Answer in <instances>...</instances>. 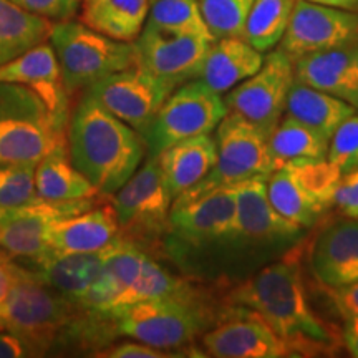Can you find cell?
Returning a JSON list of instances; mask_svg holds the SVG:
<instances>
[{
	"label": "cell",
	"instance_id": "cell-1",
	"mask_svg": "<svg viewBox=\"0 0 358 358\" xmlns=\"http://www.w3.org/2000/svg\"><path fill=\"white\" fill-rule=\"evenodd\" d=\"M292 250L237 282L227 302L256 312L284 340L290 357L332 355L342 337L317 315Z\"/></svg>",
	"mask_w": 358,
	"mask_h": 358
},
{
	"label": "cell",
	"instance_id": "cell-2",
	"mask_svg": "<svg viewBox=\"0 0 358 358\" xmlns=\"http://www.w3.org/2000/svg\"><path fill=\"white\" fill-rule=\"evenodd\" d=\"M71 164L101 196H113L148 155L141 133L85 95L71 113L66 133Z\"/></svg>",
	"mask_w": 358,
	"mask_h": 358
},
{
	"label": "cell",
	"instance_id": "cell-3",
	"mask_svg": "<svg viewBox=\"0 0 358 358\" xmlns=\"http://www.w3.org/2000/svg\"><path fill=\"white\" fill-rule=\"evenodd\" d=\"M266 181L267 178H254L236 185L237 216L227 274L237 282L284 257L307 232L275 211Z\"/></svg>",
	"mask_w": 358,
	"mask_h": 358
},
{
	"label": "cell",
	"instance_id": "cell-4",
	"mask_svg": "<svg viewBox=\"0 0 358 358\" xmlns=\"http://www.w3.org/2000/svg\"><path fill=\"white\" fill-rule=\"evenodd\" d=\"M236 216V186L219 187L187 203H173L164 234L169 256L185 267L217 261L222 274H227Z\"/></svg>",
	"mask_w": 358,
	"mask_h": 358
},
{
	"label": "cell",
	"instance_id": "cell-5",
	"mask_svg": "<svg viewBox=\"0 0 358 358\" xmlns=\"http://www.w3.org/2000/svg\"><path fill=\"white\" fill-rule=\"evenodd\" d=\"M98 315L113 335H123L161 350H178L189 345L214 319L213 312L194 299L192 290L150 299Z\"/></svg>",
	"mask_w": 358,
	"mask_h": 358
},
{
	"label": "cell",
	"instance_id": "cell-6",
	"mask_svg": "<svg viewBox=\"0 0 358 358\" xmlns=\"http://www.w3.org/2000/svg\"><path fill=\"white\" fill-rule=\"evenodd\" d=\"M12 287L0 303V332L24 340L34 357L50 350L58 334L71 325L78 308L62 294L48 287L34 271L22 267L7 256Z\"/></svg>",
	"mask_w": 358,
	"mask_h": 358
},
{
	"label": "cell",
	"instance_id": "cell-7",
	"mask_svg": "<svg viewBox=\"0 0 358 358\" xmlns=\"http://www.w3.org/2000/svg\"><path fill=\"white\" fill-rule=\"evenodd\" d=\"M66 128L34 90L0 82V164H38L66 145Z\"/></svg>",
	"mask_w": 358,
	"mask_h": 358
},
{
	"label": "cell",
	"instance_id": "cell-8",
	"mask_svg": "<svg viewBox=\"0 0 358 358\" xmlns=\"http://www.w3.org/2000/svg\"><path fill=\"white\" fill-rule=\"evenodd\" d=\"M50 43L69 93L136 66L133 42H122L73 19L53 22Z\"/></svg>",
	"mask_w": 358,
	"mask_h": 358
},
{
	"label": "cell",
	"instance_id": "cell-9",
	"mask_svg": "<svg viewBox=\"0 0 358 358\" xmlns=\"http://www.w3.org/2000/svg\"><path fill=\"white\" fill-rule=\"evenodd\" d=\"M214 141L217 156L211 171L173 203H187L219 187L236 186L254 178H268L275 171L268 150V134L236 111H229L217 124Z\"/></svg>",
	"mask_w": 358,
	"mask_h": 358
},
{
	"label": "cell",
	"instance_id": "cell-10",
	"mask_svg": "<svg viewBox=\"0 0 358 358\" xmlns=\"http://www.w3.org/2000/svg\"><path fill=\"white\" fill-rule=\"evenodd\" d=\"M227 113L229 108L222 95L201 80L179 85L141 133L148 156H158L168 146L187 138L211 134Z\"/></svg>",
	"mask_w": 358,
	"mask_h": 358
},
{
	"label": "cell",
	"instance_id": "cell-11",
	"mask_svg": "<svg viewBox=\"0 0 358 358\" xmlns=\"http://www.w3.org/2000/svg\"><path fill=\"white\" fill-rule=\"evenodd\" d=\"M95 198L50 201L35 196L24 206L0 209V249L6 256L37 266L48 257V241L57 222L95 208Z\"/></svg>",
	"mask_w": 358,
	"mask_h": 358
},
{
	"label": "cell",
	"instance_id": "cell-12",
	"mask_svg": "<svg viewBox=\"0 0 358 358\" xmlns=\"http://www.w3.org/2000/svg\"><path fill=\"white\" fill-rule=\"evenodd\" d=\"M124 239L156 241L168 231L173 198L164 186L158 158L148 156L145 164L111 196Z\"/></svg>",
	"mask_w": 358,
	"mask_h": 358
},
{
	"label": "cell",
	"instance_id": "cell-13",
	"mask_svg": "<svg viewBox=\"0 0 358 358\" xmlns=\"http://www.w3.org/2000/svg\"><path fill=\"white\" fill-rule=\"evenodd\" d=\"M295 82L294 62L280 48L271 50L252 77L226 93L229 111L243 115L268 136L285 113L290 87Z\"/></svg>",
	"mask_w": 358,
	"mask_h": 358
},
{
	"label": "cell",
	"instance_id": "cell-14",
	"mask_svg": "<svg viewBox=\"0 0 358 358\" xmlns=\"http://www.w3.org/2000/svg\"><path fill=\"white\" fill-rule=\"evenodd\" d=\"M176 88L168 80L131 66L92 85L87 93L116 118L143 133Z\"/></svg>",
	"mask_w": 358,
	"mask_h": 358
},
{
	"label": "cell",
	"instance_id": "cell-15",
	"mask_svg": "<svg viewBox=\"0 0 358 358\" xmlns=\"http://www.w3.org/2000/svg\"><path fill=\"white\" fill-rule=\"evenodd\" d=\"M358 42V12L295 0L280 50L292 62L299 58Z\"/></svg>",
	"mask_w": 358,
	"mask_h": 358
},
{
	"label": "cell",
	"instance_id": "cell-16",
	"mask_svg": "<svg viewBox=\"0 0 358 358\" xmlns=\"http://www.w3.org/2000/svg\"><path fill=\"white\" fill-rule=\"evenodd\" d=\"M214 40L198 35L171 32L153 24H145L134 40L136 66L173 85L198 78L206 53Z\"/></svg>",
	"mask_w": 358,
	"mask_h": 358
},
{
	"label": "cell",
	"instance_id": "cell-17",
	"mask_svg": "<svg viewBox=\"0 0 358 358\" xmlns=\"http://www.w3.org/2000/svg\"><path fill=\"white\" fill-rule=\"evenodd\" d=\"M203 347L216 358H282L290 357L287 345L262 317L234 306L221 324L204 334Z\"/></svg>",
	"mask_w": 358,
	"mask_h": 358
},
{
	"label": "cell",
	"instance_id": "cell-18",
	"mask_svg": "<svg viewBox=\"0 0 358 358\" xmlns=\"http://www.w3.org/2000/svg\"><path fill=\"white\" fill-rule=\"evenodd\" d=\"M150 256L131 241L118 237L106 249L100 275L78 303V310L106 313L123 306L124 297L140 280Z\"/></svg>",
	"mask_w": 358,
	"mask_h": 358
},
{
	"label": "cell",
	"instance_id": "cell-19",
	"mask_svg": "<svg viewBox=\"0 0 358 358\" xmlns=\"http://www.w3.org/2000/svg\"><path fill=\"white\" fill-rule=\"evenodd\" d=\"M0 82L19 83L34 90L58 122L69 127L70 93L64 83L60 64L52 43H40L15 60L0 66Z\"/></svg>",
	"mask_w": 358,
	"mask_h": 358
},
{
	"label": "cell",
	"instance_id": "cell-20",
	"mask_svg": "<svg viewBox=\"0 0 358 358\" xmlns=\"http://www.w3.org/2000/svg\"><path fill=\"white\" fill-rule=\"evenodd\" d=\"M313 275L329 289L358 282V219L345 217L324 227L310 250Z\"/></svg>",
	"mask_w": 358,
	"mask_h": 358
},
{
	"label": "cell",
	"instance_id": "cell-21",
	"mask_svg": "<svg viewBox=\"0 0 358 358\" xmlns=\"http://www.w3.org/2000/svg\"><path fill=\"white\" fill-rule=\"evenodd\" d=\"M295 80L348 103L358 111V42L294 62Z\"/></svg>",
	"mask_w": 358,
	"mask_h": 358
},
{
	"label": "cell",
	"instance_id": "cell-22",
	"mask_svg": "<svg viewBox=\"0 0 358 358\" xmlns=\"http://www.w3.org/2000/svg\"><path fill=\"white\" fill-rule=\"evenodd\" d=\"M118 237H122V232L115 208L111 204H101L100 208H93L78 216L57 222L48 241L50 252L47 259L96 252Z\"/></svg>",
	"mask_w": 358,
	"mask_h": 358
},
{
	"label": "cell",
	"instance_id": "cell-23",
	"mask_svg": "<svg viewBox=\"0 0 358 358\" xmlns=\"http://www.w3.org/2000/svg\"><path fill=\"white\" fill-rule=\"evenodd\" d=\"M264 64L262 52L254 48L243 35L214 40L198 73V80L219 95L252 77Z\"/></svg>",
	"mask_w": 358,
	"mask_h": 358
},
{
	"label": "cell",
	"instance_id": "cell-24",
	"mask_svg": "<svg viewBox=\"0 0 358 358\" xmlns=\"http://www.w3.org/2000/svg\"><path fill=\"white\" fill-rule=\"evenodd\" d=\"M216 141L211 134L187 138L156 156L164 186L173 201L208 176L216 163Z\"/></svg>",
	"mask_w": 358,
	"mask_h": 358
},
{
	"label": "cell",
	"instance_id": "cell-25",
	"mask_svg": "<svg viewBox=\"0 0 358 358\" xmlns=\"http://www.w3.org/2000/svg\"><path fill=\"white\" fill-rule=\"evenodd\" d=\"M106 249L108 245L96 252L50 257L37 264L34 272L48 287L57 290L78 308L83 295L88 292L93 282L100 275L106 257Z\"/></svg>",
	"mask_w": 358,
	"mask_h": 358
},
{
	"label": "cell",
	"instance_id": "cell-26",
	"mask_svg": "<svg viewBox=\"0 0 358 358\" xmlns=\"http://www.w3.org/2000/svg\"><path fill=\"white\" fill-rule=\"evenodd\" d=\"M151 0H80V20L93 30L122 42L141 34Z\"/></svg>",
	"mask_w": 358,
	"mask_h": 358
},
{
	"label": "cell",
	"instance_id": "cell-27",
	"mask_svg": "<svg viewBox=\"0 0 358 358\" xmlns=\"http://www.w3.org/2000/svg\"><path fill=\"white\" fill-rule=\"evenodd\" d=\"M285 113L306 123L307 127L317 129L330 140L335 129L345 122L348 116L358 113V111L352 105L338 100L330 93L295 80L290 87Z\"/></svg>",
	"mask_w": 358,
	"mask_h": 358
},
{
	"label": "cell",
	"instance_id": "cell-28",
	"mask_svg": "<svg viewBox=\"0 0 358 358\" xmlns=\"http://www.w3.org/2000/svg\"><path fill=\"white\" fill-rule=\"evenodd\" d=\"M35 192L38 198L69 201L96 198L100 192L71 164L66 145L57 146L35 168Z\"/></svg>",
	"mask_w": 358,
	"mask_h": 358
},
{
	"label": "cell",
	"instance_id": "cell-29",
	"mask_svg": "<svg viewBox=\"0 0 358 358\" xmlns=\"http://www.w3.org/2000/svg\"><path fill=\"white\" fill-rule=\"evenodd\" d=\"M53 22L0 0V66L50 38Z\"/></svg>",
	"mask_w": 358,
	"mask_h": 358
},
{
	"label": "cell",
	"instance_id": "cell-30",
	"mask_svg": "<svg viewBox=\"0 0 358 358\" xmlns=\"http://www.w3.org/2000/svg\"><path fill=\"white\" fill-rule=\"evenodd\" d=\"M330 140L294 116H282L268 136V150L275 169L295 159H324L329 155Z\"/></svg>",
	"mask_w": 358,
	"mask_h": 358
},
{
	"label": "cell",
	"instance_id": "cell-31",
	"mask_svg": "<svg viewBox=\"0 0 358 358\" xmlns=\"http://www.w3.org/2000/svg\"><path fill=\"white\" fill-rule=\"evenodd\" d=\"M266 185L268 201L274 206L275 211L303 229H310L315 226L327 213L302 189L285 168L272 171Z\"/></svg>",
	"mask_w": 358,
	"mask_h": 358
},
{
	"label": "cell",
	"instance_id": "cell-32",
	"mask_svg": "<svg viewBox=\"0 0 358 358\" xmlns=\"http://www.w3.org/2000/svg\"><path fill=\"white\" fill-rule=\"evenodd\" d=\"M294 3L295 0H254L243 37L259 52L274 50L287 30Z\"/></svg>",
	"mask_w": 358,
	"mask_h": 358
},
{
	"label": "cell",
	"instance_id": "cell-33",
	"mask_svg": "<svg viewBox=\"0 0 358 358\" xmlns=\"http://www.w3.org/2000/svg\"><path fill=\"white\" fill-rule=\"evenodd\" d=\"M301 185L303 191L320 206L324 211L334 208L335 192L343 174L329 159H295L284 166Z\"/></svg>",
	"mask_w": 358,
	"mask_h": 358
},
{
	"label": "cell",
	"instance_id": "cell-34",
	"mask_svg": "<svg viewBox=\"0 0 358 358\" xmlns=\"http://www.w3.org/2000/svg\"><path fill=\"white\" fill-rule=\"evenodd\" d=\"M146 22L171 32L216 40L208 29L198 0H151Z\"/></svg>",
	"mask_w": 358,
	"mask_h": 358
},
{
	"label": "cell",
	"instance_id": "cell-35",
	"mask_svg": "<svg viewBox=\"0 0 358 358\" xmlns=\"http://www.w3.org/2000/svg\"><path fill=\"white\" fill-rule=\"evenodd\" d=\"M214 38L243 35L254 0H198Z\"/></svg>",
	"mask_w": 358,
	"mask_h": 358
},
{
	"label": "cell",
	"instance_id": "cell-36",
	"mask_svg": "<svg viewBox=\"0 0 358 358\" xmlns=\"http://www.w3.org/2000/svg\"><path fill=\"white\" fill-rule=\"evenodd\" d=\"M37 164H0V209L30 203L35 192Z\"/></svg>",
	"mask_w": 358,
	"mask_h": 358
},
{
	"label": "cell",
	"instance_id": "cell-37",
	"mask_svg": "<svg viewBox=\"0 0 358 358\" xmlns=\"http://www.w3.org/2000/svg\"><path fill=\"white\" fill-rule=\"evenodd\" d=\"M327 159L347 174L358 169V113L343 122L330 138Z\"/></svg>",
	"mask_w": 358,
	"mask_h": 358
},
{
	"label": "cell",
	"instance_id": "cell-38",
	"mask_svg": "<svg viewBox=\"0 0 358 358\" xmlns=\"http://www.w3.org/2000/svg\"><path fill=\"white\" fill-rule=\"evenodd\" d=\"M10 2L52 22L73 19L80 10V0H10Z\"/></svg>",
	"mask_w": 358,
	"mask_h": 358
},
{
	"label": "cell",
	"instance_id": "cell-39",
	"mask_svg": "<svg viewBox=\"0 0 358 358\" xmlns=\"http://www.w3.org/2000/svg\"><path fill=\"white\" fill-rule=\"evenodd\" d=\"M187 353H174L173 350H161V348L151 347L148 343L141 342H127L105 348L101 353H96V357L106 358H176L186 357Z\"/></svg>",
	"mask_w": 358,
	"mask_h": 358
},
{
	"label": "cell",
	"instance_id": "cell-40",
	"mask_svg": "<svg viewBox=\"0 0 358 358\" xmlns=\"http://www.w3.org/2000/svg\"><path fill=\"white\" fill-rule=\"evenodd\" d=\"M334 206L345 217L358 219V169L343 174L340 179Z\"/></svg>",
	"mask_w": 358,
	"mask_h": 358
},
{
	"label": "cell",
	"instance_id": "cell-41",
	"mask_svg": "<svg viewBox=\"0 0 358 358\" xmlns=\"http://www.w3.org/2000/svg\"><path fill=\"white\" fill-rule=\"evenodd\" d=\"M329 295L343 319L358 317V282L348 285V287L330 289Z\"/></svg>",
	"mask_w": 358,
	"mask_h": 358
},
{
	"label": "cell",
	"instance_id": "cell-42",
	"mask_svg": "<svg viewBox=\"0 0 358 358\" xmlns=\"http://www.w3.org/2000/svg\"><path fill=\"white\" fill-rule=\"evenodd\" d=\"M34 357L24 340L10 332H0V358Z\"/></svg>",
	"mask_w": 358,
	"mask_h": 358
},
{
	"label": "cell",
	"instance_id": "cell-43",
	"mask_svg": "<svg viewBox=\"0 0 358 358\" xmlns=\"http://www.w3.org/2000/svg\"><path fill=\"white\" fill-rule=\"evenodd\" d=\"M345 327L342 332V345L352 357L358 358V317L345 319Z\"/></svg>",
	"mask_w": 358,
	"mask_h": 358
},
{
	"label": "cell",
	"instance_id": "cell-44",
	"mask_svg": "<svg viewBox=\"0 0 358 358\" xmlns=\"http://www.w3.org/2000/svg\"><path fill=\"white\" fill-rule=\"evenodd\" d=\"M12 287V274L8 268L7 256H0V303L6 302Z\"/></svg>",
	"mask_w": 358,
	"mask_h": 358
},
{
	"label": "cell",
	"instance_id": "cell-45",
	"mask_svg": "<svg viewBox=\"0 0 358 358\" xmlns=\"http://www.w3.org/2000/svg\"><path fill=\"white\" fill-rule=\"evenodd\" d=\"M310 2L324 3V6L345 8V10L358 12V0H310Z\"/></svg>",
	"mask_w": 358,
	"mask_h": 358
}]
</instances>
